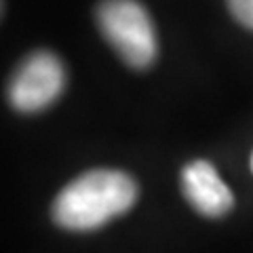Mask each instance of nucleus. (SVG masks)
Segmentation results:
<instances>
[{
  "label": "nucleus",
  "mask_w": 253,
  "mask_h": 253,
  "mask_svg": "<svg viewBox=\"0 0 253 253\" xmlns=\"http://www.w3.org/2000/svg\"><path fill=\"white\" fill-rule=\"evenodd\" d=\"M137 186L116 169H93L61 190L53 203V217L66 230H95L133 207Z\"/></svg>",
  "instance_id": "obj_1"
},
{
  "label": "nucleus",
  "mask_w": 253,
  "mask_h": 253,
  "mask_svg": "<svg viewBox=\"0 0 253 253\" xmlns=\"http://www.w3.org/2000/svg\"><path fill=\"white\" fill-rule=\"evenodd\" d=\"M66 84V70L57 55L36 51L28 55L9 84L11 106L19 112H38L51 106Z\"/></svg>",
  "instance_id": "obj_3"
},
{
  "label": "nucleus",
  "mask_w": 253,
  "mask_h": 253,
  "mask_svg": "<svg viewBox=\"0 0 253 253\" xmlns=\"http://www.w3.org/2000/svg\"><path fill=\"white\" fill-rule=\"evenodd\" d=\"M181 190L188 203L205 217H219L234 205V196L215 167L207 161H194L181 171Z\"/></svg>",
  "instance_id": "obj_4"
},
{
  "label": "nucleus",
  "mask_w": 253,
  "mask_h": 253,
  "mask_svg": "<svg viewBox=\"0 0 253 253\" xmlns=\"http://www.w3.org/2000/svg\"><path fill=\"white\" fill-rule=\"evenodd\" d=\"M228 9L241 26L253 30V0H228Z\"/></svg>",
  "instance_id": "obj_5"
},
{
  "label": "nucleus",
  "mask_w": 253,
  "mask_h": 253,
  "mask_svg": "<svg viewBox=\"0 0 253 253\" xmlns=\"http://www.w3.org/2000/svg\"><path fill=\"white\" fill-rule=\"evenodd\" d=\"M95 19L110 46L131 68H148L156 59L154 23L137 0H104Z\"/></svg>",
  "instance_id": "obj_2"
},
{
  "label": "nucleus",
  "mask_w": 253,
  "mask_h": 253,
  "mask_svg": "<svg viewBox=\"0 0 253 253\" xmlns=\"http://www.w3.org/2000/svg\"><path fill=\"white\" fill-rule=\"evenodd\" d=\"M251 171H253V156H251Z\"/></svg>",
  "instance_id": "obj_6"
}]
</instances>
